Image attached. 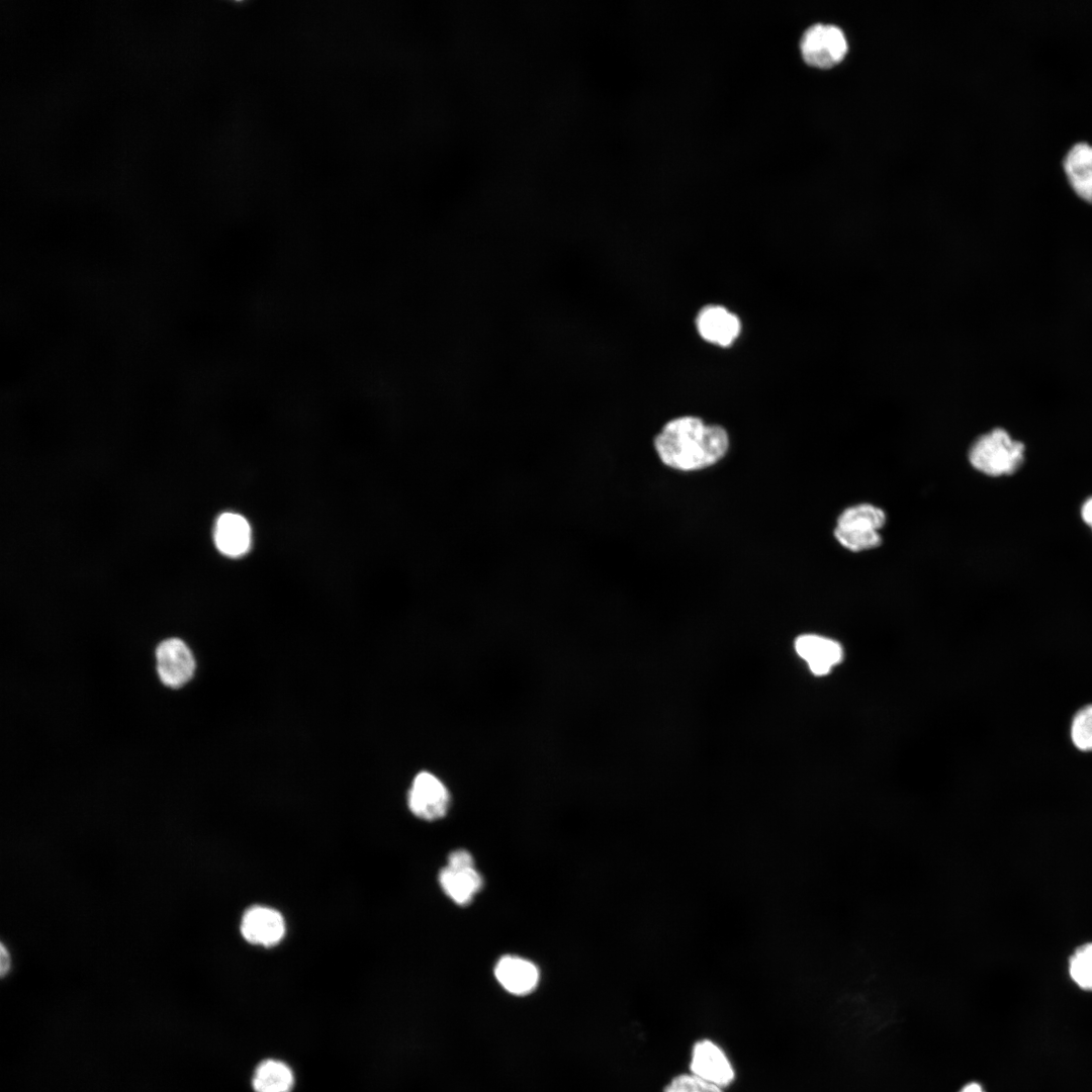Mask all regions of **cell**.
Wrapping results in <instances>:
<instances>
[{
    "label": "cell",
    "instance_id": "1",
    "mask_svg": "<svg viewBox=\"0 0 1092 1092\" xmlns=\"http://www.w3.org/2000/svg\"><path fill=\"white\" fill-rule=\"evenodd\" d=\"M660 460L667 466L684 470L709 467L726 454L729 439L717 425H705L692 416L669 421L654 440Z\"/></svg>",
    "mask_w": 1092,
    "mask_h": 1092
},
{
    "label": "cell",
    "instance_id": "2",
    "mask_svg": "<svg viewBox=\"0 0 1092 1092\" xmlns=\"http://www.w3.org/2000/svg\"><path fill=\"white\" fill-rule=\"evenodd\" d=\"M1023 443L1001 428L977 438L968 453L969 462L979 472L989 476L1014 473L1024 461Z\"/></svg>",
    "mask_w": 1092,
    "mask_h": 1092
},
{
    "label": "cell",
    "instance_id": "3",
    "mask_svg": "<svg viewBox=\"0 0 1092 1092\" xmlns=\"http://www.w3.org/2000/svg\"><path fill=\"white\" fill-rule=\"evenodd\" d=\"M887 521L883 509L869 503L850 506L836 520L833 535L846 550L861 552L882 544L881 529Z\"/></svg>",
    "mask_w": 1092,
    "mask_h": 1092
},
{
    "label": "cell",
    "instance_id": "4",
    "mask_svg": "<svg viewBox=\"0 0 1092 1092\" xmlns=\"http://www.w3.org/2000/svg\"><path fill=\"white\" fill-rule=\"evenodd\" d=\"M847 49L843 31L833 24H814L806 29L801 38L804 61L820 69H828L840 63Z\"/></svg>",
    "mask_w": 1092,
    "mask_h": 1092
},
{
    "label": "cell",
    "instance_id": "5",
    "mask_svg": "<svg viewBox=\"0 0 1092 1092\" xmlns=\"http://www.w3.org/2000/svg\"><path fill=\"white\" fill-rule=\"evenodd\" d=\"M450 804V793L437 776L421 771L415 777L407 794V805L415 816L427 821L438 820L447 814Z\"/></svg>",
    "mask_w": 1092,
    "mask_h": 1092
},
{
    "label": "cell",
    "instance_id": "6",
    "mask_svg": "<svg viewBox=\"0 0 1092 1092\" xmlns=\"http://www.w3.org/2000/svg\"><path fill=\"white\" fill-rule=\"evenodd\" d=\"M155 655L157 672L165 686L177 689L192 678L195 659L182 639L168 638L161 641Z\"/></svg>",
    "mask_w": 1092,
    "mask_h": 1092
},
{
    "label": "cell",
    "instance_id": "7",
    "mask_svg": "<svg viewBox=\"0 0 1092 1092\" xmlns=\"http://www.w3.org/2000/svg\"><path fill=\"white\" fill-rule=\"evenodd\" d=\"M240 929L248 942L273 946L279 943L285 934V921L273 908L253 906L244 913Z\"/></svg>",
    "mask_w": 1092,
    "mask_h": 1092
},
{
    "label": "cell",
    "instance_id": "8",
    "mask_svg": "<svg viewBox=\"0 0 1092 1092\" xmlns=\"http://www.w3.org/2000/svg\"><path fill=\"white\" fill-rule=\"evenodd\" d=\"M217 550L231 558L245 556L252 548L253 530L241 514L225 512L216 519L213 531Z\"/></svg>",
    "mask_w": 1092,
    "mask_h": 1092
},
{
    "label": "cell",
    "instance_id": "9",
    "mask_svg": "<svg viewBox=\"0 0 1092 1092\" xmlns=\"http://www.w3.org/2000/svg\"><path fill=\"white\" fill-rule=\"evenodd\" d=\"M691 1070L695 1076L720 1088L729 1085L734 1079V1071L726 1055L707 1039L694 1045Z\"/></svg>",
    "mask_w": 1092,
    "mask_h": 1092
},
{
    "label": "cell",
    "instance_id": "10",
    "mask_svg": "<svg viewBox=\"0 0 1092 1092\" xmlns=\"http://www.w3.org/2000/svg\"><path fill=\"white\" fill-rule=\"evenodd\" d=\"M795 648L816 675L827 674L843 658L842 646L837 641L815 634L798 637Z\"/></svg>",
    "mask_w": 1092,
    "mask_h": 1092
},
{
    "label": "cell",
    "instance_id": "11",
    "mask_svg": "<svg viewBox=\"0 0 1092 1092\" xmlns=\"http://www.w3.org/2000/svg\"><path fill=\"white\" fill-rule=\"evenodd\" d=\"M700 335L708 342L729 346L740 332L738 317L720 305H708L697 316Z\"/></svg>",
    "mask_w": 1092,
    "mask_h": 1092
},
{
    "label": "cell",
    "instance_id": "12",
    "mask_svg": "<svg viewBox=\"0 0 1092 1092\" xmlns=\"http://www.w3.org/2000/svg\"><path fill=\"white\" fill-rule=\"evenodd\" d=\"M494 976L504 989L515 995L532 992L539 981L537 967L532 962L515 956L500 958L495 965Z\"/></svg>",
    "mask_w": 1092,
    "mask_h": 1092
},
{
    "label": "cell",
    "instance_id": "13",
    "mask_svg": "<svg viewBox=\"0 0 1092 1092\" xmlns=\"http://www.w3.org/2000/svg\"><path fill=\"white\" fill-rule=\"evenodd\" d=\"M439 884L451 900L463 906L469 904L481 890L483 880L474 866L464 868L446 866L439 873Z\"/></svg>",
    "mask_w": 1092,
    "mask_h": 1092
},
{
    "label": "cell",
    "instance_id": "14",
    "mask_svg": "<svg viewBox=\"0 0 1092 1092\" xmlns=\"http://www.w3.org/2000/svg\"><path fill=\"white\" fill-rule=\"evenodd\" d=\"M1064 169L1076 194L1092 203V146L1075 145L1065 158Z\"/></svg>",
    "mask_w": 1092,
    "mask_h": 1092
},
{
    "label": "cell",
    "instance_id": "15",
    "mask_svg": "<svg viewBox=\"0 0 1092 1092\" xmlns=\"http://www.w3.org/2000/svg\"><path fill=\"white\" fill-rule=\"evenodd\" d=\"M294 1083L292 1071L280 1061L266 1060L256 1069L253 1087L256 1092H290Z\"/></svg>",
    "mask_w": 1092,
    "mask_h": 1092
},
{
    "label": "cell",
    "instance_id": "16",
    "mask_svg": "<svg viewBox=\"0 0 1092 1092\" xmlns=\"http://www.w3.org/2000/svg\"><path fill=\"white\" fill-rule=\"evenodd\" d=\"M1069 975L1079 988L1092 992V942L1075 948L1069 959Z\"/></svg>",
    "mask_w": 1092,
    "mask_h": 1092
},
{
    "label": "cell",
    "instance_id": "17",
    "mask_svg": "<svg viewBox=\"0 0 1092 1092\" xmlns=\"http://www.w3.org/2000/svg\"><path fill=\"white\" fill-rule=\"evenodd\" d=\"M1071 737L1078 749L1092 750V705L1084 707L1074 717Z\"/></svg>",
    "mask_w": 1092,
    "mask_h": 1092
},
{
    "label": "cell",
    "instance_id": "18",
    "mask_svg": "<svg viewBox=\"0 0 1092 1092\" xmlns=\"http://www.w3.org/2000/svg\"><path fill=\"white\" fill-rule=\"evenodd\" d=\"M664 1092H722L721 1088L697 1076L680 1075L672 1079Z\"/></svg>",
    "mask_w": 1092,
    "mask_h": 1092
},
{
    "label": "cell",
    "instance_id": "19",
    "mask_svg": "<svg viewBox=\"0 0 1092 1092\" xmlns=\"http://www.w3.org/2000/svg\"><path fill=\"white\" fill-rule=\"evenodd\" d=\"M447 866L454 868L473 867L474 860L469 851L456 849L449 854Z\"/></svg>",
    "mask_w": 1092,
    "mask_h": 1092
},
{
    "label": "cell",
    "instance_id": "20",
    "mask_svg": "<svg viewBox=\"0 0 1092 1092\" xmlns=\"http://www.w3.org/2000/svg\"><path fill=\"white\" fill-rule=\"evenodd\" d=\"M10 966H11L10 954H9L8 950L6 949L5 945L3 943H1V945H0V974H1L2 977H4L9 972Z\"/></svg>",
    "mask_w": 1092,
    "mask_h": 1092
},
{
    "label": "cell",
    "instance_id": "21",
    "mask_svg": "<svg viewBox=\"0 0 1092 1092\" xmlns=\"http://www.w3.org/2000/svg\"><path fill=\"white\" fill-rule=\"evenodd\" d=\"M1081 516L1083 521L1092 528V497L1084 503L1081 509Z\"/></svg>",
    "mask_w": 1092,
    "mask_h": 1092
},
{
    "label": "cell",
    "instance_id": "22",
    "mask_svg": "<svg viewBox=\"0 0 1092 1092\" xmlns=\"http://www.w3.org/2000/svg\"><path fill=\"white\" fill-rule=\"evenodd\" d=\"M958 1092H986L979 1083H968L964 1085Z\"/></svg>",
    "mask_w": 1092,
    "mask_h": 1092
}]
</instances>
